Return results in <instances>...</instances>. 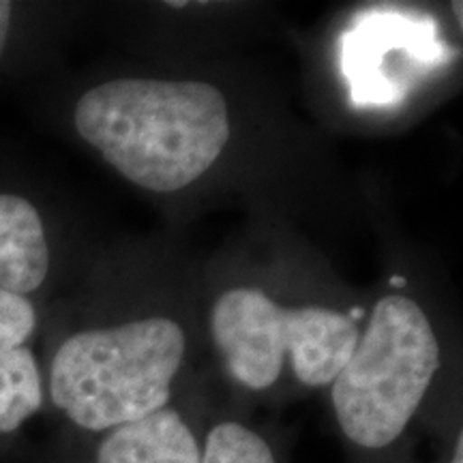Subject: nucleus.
I'll list each match as a JSON object with an SVG mask.
<instances>
[{
  "mask_svg": "<svg viewBox=\"0 0 463 463\" xmlns=\"http://www.w3.org/2000/svg\"><path fill=\"white\" fill-rule=\"evenodd\" d=\"M183 356L184 333L170 317L82 328L58 341L45 389L75 427L112 431L165 408Z\"/></svg>",
  "mask_w": 463,
  "mask_h": 463,
  "instance_id": "obj_2",
  "label": "nucleus"
},
{
  "mask_svg": "<svg viewBox=\"0 0 463 463\" xmlns=\"http://www.w3.org/2000/svg\"><path fill=\"white\" fill-rule=\"evenodd\" d=\"M71 120L106 164L155 194L198 181L230 140L222 90L194 80H108L78 97Z\"/></svg>",
  "mask_w": 463,
  "mask_h": 463,
  "instance_id": "obj_1",
  "label": "nucleus"
},
{
  "mask_svg": "<svg viewBox=\"0 0 463 463\" xmlns=\"http://www.w3.org/2000/svg\"><path fill=\"white\" fill-rule=\"evenodd\" d=\"M54 247L37 202L0 189V289L31 298L48 283Z\"/></svg>",
  "mask_w": 463,
  "mask_h": 463,
  "instance_id": "obj_6",
  "label": "nucleus"
},
{
  "mask_svg": "<svg viewBox=\"0 0 463 463\" xmlns=\"http://www.w3.org/2000/svg\"><path fill=\"white\" fill-rule=\"evenodd\" d=\"M200 463H277L273 450L241 422H222L206 438Z\"/></svg>",
  "mask_w": 463,
  "mask_h": 463,
  "instance_id": "obj_8",
  "label": "nucleus"
},
{
  "mask_svg": "<svg viewBox=\"0 0 463 463\" xmlns=\"http://www.w3.org/2000/svg\"><path fill=\"white\" fill-rule=\"evenodd\" d=\"M211 331L225 369L251 391L279 380L283 358L305 386L333 384L358 344L350 316L326 307L277 305L256 288H234L213 305Z\"/></svg>",
  "mask_w": 463,
  "mask_h": 463,
  "instance_id": "obj_4",
  "label": "nucleus"
},
{
  "mask_svg": "<svg viewBox=\"0 0 463 463\" xmlns=\"http://www.w3.org/2000/svg\"><path fill=\"white\" fill-rule=\"evenodd\" d=\"M455 9H457V20H459V24H461V3H457Z\"/></svg>",
  "mask_w": 463,
  "mask_h": 463,
  "instance_id": "obj_10",
  "label": "nucleus"
},
{
  "mask_svg": "<svg viewBox=\"0 0 463 463\" xmlns=\"http://www.w3.org/2000/svg\"><path fill=\"white\" fill-rule=\"evenodd\" d=\"M450 463H463V438L459 436V439H457V447H455V453H453V459H450Z\"/></svg>",
  "mask_w": 463,
  "mask_h": 463,
  "instance_id": "obj_9",
  "label": "nucleus"
},
{
  "mask_svg": "<svg viewBox=\"0 0 463 463\" xmlns=\"http://www.w3.org/2000/svg\"><path fill=\"white\" fill-rule=\"evenodd\" d=\"M194 431L170 408L116 427L97 449V463H200Z\"/></svg>",
  "mask_w": 463,
  "mask_h": 463,
  "instance_id": "obj_7",
  "label": "nucleus"
},
{
  "mask_svg": "<svg viewBox=\"0 0 463 463\" xmlns=\"http://www.w3.org/2000/svg\"><path fill=\"white\" fill-rule=\"evenodd\" d=\"M37 326L33 300L0 289V438L14 436L43 408V372L31 347Z\"/></svg>",
  "mask_w": 463,
  "mask_h": 463,
  "instance_id": "obj_5",
  "label": "nucleus"
},
{
  "mask_svg": "<svg viewBox=\"0 0 463 463\" xmlns=\"http://www.w3.org/2000/svg\"><path fill=\"white\" fill-rule=\"evenodd\" d=\"M438 367L439 345L425 311L408 297L378 300L333 382L341 431L363 449L389 447L416 414Z\"/></svg>",
  "mask_w": 463,
  "mask_h": 463,
  "instance_id": "obj_3",
  "label": "nucleus"
}]
</instances>
